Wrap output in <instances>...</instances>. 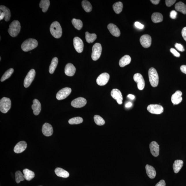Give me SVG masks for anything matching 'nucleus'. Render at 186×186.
I'll return each instance as SVG.
<instances>
[{
	"label": "nucleus",
	"mask_w": 186,
	"mask_h": 186,
	"mask_svg": "<svg viewBox=\"0 0 186 186\" xmlns=\"http://www.w3.org/2000/svg\"><path fill=\"white\" fill-rule=\"evenodd\" d=\"M38 45L37 41L35 39H27L23 42L21 46L22 50L25 52H28L36 48Z\"/></svg>",
	"instance_id": "1"
},
{
	"label": "nucleus",
	"mask_w": 186,
	"mask_h": 186,
	"mask_svg": "<svg viewBox=\"0 0 186 186\" xmlns=\"http://www.w3.org/2000/svg\"><path fill=\"white\" fill-rule=\"evenodd\" d=\"M50 30L51 34L55 38H61L62 35V29L59 22L55 21L52 22L51 25Z\"/></svg>",
	"instance_id": "2"
},
{
	"label": "nucleus",
	"mask_w": 186,
	"mask_h": 186,
	"mask_svg": "<svg viewBox=\"0 0 186 186\" xmlns=\"http://www.w3.org/2000/svg\"><path fill=\"white\" fill-rule=\"evenodd\" d=\"M21 28L20 22L18 20H14L10 25L8 32L10 36L16 37L20 32Z\"/></svg>",
	"instance_id": "3"
},
{
	"label": "nucleus",
	"mask_w": 186,
	"mask_h": 186,
	"mask_svg": "<svg viewBox=\"0 0 186 186\" xmlns=\"http://www.w3.org/2000/svg\"><path fill=\"white\" fill-rule=\"evenodd\" d=\"M149 79L151 85L153 87L158 86L159 82V77L156 70L153 68L149 69L148 72Z\"/></svg>",
	"instance_id": "4"
},
{
	"label": "nucleus",
	"mask_w": 186,
	"mask_h": 186,
	"mask_svg": "<svg viewBox=\"0 0 186 186\" xmlns=\"http://www.w3.org/2000/svg\"><path fill=\"white\" fill-rule=\"evenodd\" d=\"M11 101L10 98L3 97L0 100V111L2 113H6L11 108Z\"/></svg>",
	"instance_id": "5"
},
{
	"label": "nucleus",
	"mask_w": 186,
	"mask_h": 186,
	"mask_svg": "<svg viewBox=\"0 0 186 186\" xmlns=\"http://www.w3.org/2000/svg\"><path fill=\"white\" fill-rule=\"evenodd\" d=\"M102 50V45L100 43H97L94 45L92 48V59L93 61L98 60L101 55Z\"/></svg>",
	"instance_id": "6"
},
{
	"label": "nucleus",
	"mask_w": 186,
	"mask_h": 186,
	"mask_svg": "<svg viewBox=\"0 0 186 186\" xmlns=\"http://www.w3.org/2000/svg\"><path fill=\"white\" fill-rule=\"evenodd\" d=\"M36 72L33 69L30 70L25 78L24 80V86L25 88L28 87L32 82L35 77Z\"/></svg>",
	"instance_id": "7"
},
{
	"label": "nucleus",
	"mask_w": 186,
	"mask_h": 186,
	"mask_svg": "<svg viewBox=\"0 0 186 186\" xmlns=\"http://www.w3.org/2000/svg\"><path fill=\"white\" fill-rule=\"evenodd\" d=\"M148 111L152 114H161L164 111V108L159 104H151L148 106L147 108Z\"/></svg>",
	"instance_id": "8"
},
{
	"label": "nucleus",
	"mask_w": 186,
	"mask_h": 186,
	"mask_svg": "<svg viewBox=\"0 0 186 186\" xmlns=\"http://www.w3.org/2000/svg\"><path fill=\"white\" fill-rule=\"evenodd\" d=\"M72 89L70 88L65 87L62 89L58 92L56 95V98L58 100H61L64 99L70 94Z\"/></svg>",
	"instance_id": "9"
},
{
	"label": "nucleus",
	"mask_w": 186,
	"mask_h": 186,
	"mask_svg": "<svg viewBox=\"0 0 186 186\" xmlns=\"http://www.w3.org/2000/svg\"><path fill=\"white\" fill-rule=\"evenodd\" d=\"M134 79L135 82L137 83L138 89L141 90L144 89L145 85V81L141 74L136 73L134 74Z\"/></svg>",
	"instance_id": "10"
},
{
	"label": "nucleus",
	"mask_w": 186,
	"mask_h": 186,
	"mask_svg": "<svg viewBox=\"0 0 186 186\" xmlns=\"http://www.w3.org/2000/svg\"><path fill=\"white\" fill-rule=\"evenodd\" d=\"M74 48L78 52H82L84 49V44L82 40L78 37H75L73 40Z\"/></svg>",
	"instance_id": "11"
},
{
	"label": "nucleus",
	"mask_w": 186,
	"mask_h": 186,
	"mask_svg": "<svg viewBox=\"0 0 186 186\" xmlns=\"http://www.w3.org/2000/svg\"><path fill=\"white\" fill-rule=\"evenodd\" d=\"M140 41L142 47L148 48L151 45V37L149 35H143L140 38Z\"/></svg>",
	"instance_id": "12"
},
{
	"label": "nucleus",
	"mask_w": 186,
	"mask_h": 186,
	"mask_svg": "<svg viewBox=\"0 0 186 186\" xmlns=\"http://www.w3.org/2000/svg\"><path fill=\"white\" fill-rule=\"evenodd\" d=\"M110 79V75L107 73H104L98 76L97 79V83L99 86L105 85L108 82Z\"/></svg>",
	"instance_id": "13"
},
{
	"label": "nucleus",
	"mask_w": 186,
	"mask_h": 186,
	"mask_svg": "<svg viewBox=\"0 0 186 186\" xmlns=\"http://www.w3.org/2000/svg\"><path fill=\"white\" fill-rule=\"evenodd\" d=\"M111 94L112 97L116 100L118 104H123V95L119 90L117 89H113L111 91Z\"/></svg>",
	"instance_id": "14"
},
{
	"label": "nucleus",
	"mask_w": 186,
	"mask_h": 186,
	"mask_svg": "<svg viewBox=\"0 0 186 186\" xmlns=\"http://www.w3.org/2000/svg\"><path fill=\"white\" fill-rule=\"evenodd\" d=\"M87 102L85 99L82 97H79L72 101L71 102V105L74 108H80L85 106Z\"/></svg>",
	"instance_id": "15"
},
{
	"label": "nucleus",
	"mask_w": 186,
	"mask_h": 186,
	"mask_svg": "<svg viewBox=\"0 0 186 186\" xmlns=\"http://www.w3.org/2000/svg\"><path fill=\"white\" fill-rule=\"evenodd\" d=\"M182 92L179 90H178L173 94L171 97V100L174 105H175V104H178L182 102Z\"/></svg>",
	"instance_id": "16"
},
{
	"label": "nucleus",
	"mask_w": 186,
	"mask_h": 186,
	"mask_svg": "<svg viewBox=\"0 0 186 186\" xmlns=\"http://www.w3.org/2000/svg\"><path fill=\"white\" fill-rule=\"evenodd\" d=\"M149 147L151 153L155 157H157L159 155V146L155 141H152L150 143Z\"/></svg>",
	"instance_id": "17"
},
{
	"label": "nucleus",
	"mask_w": 186,
	"mask_h": 186,
	"mask_svg": "<svg viewBox=\"0 0 186 186\" xmlns=\"http://www.w3.org/2000/svg\"><path fill=\"white\" fill-rule=\"evenodd\" d=\"M42 131L44 136H50L53 133V127L50 124L46 123L42 126Z\"/></svg>",
	"instance_id": "18"
},
{
	"label": "nucleus",
	"mask_w": 186,
	"mask_h": 186,
	"mask_svg": "<svg viewBox=\"0 0 186 186\" xmlns=\"http://www.w3.org/2000/svg\"><path fill=\"white\" fill-rule=\"evenodd\" d=\"M27 147V144L25 141L19 142L16 145L14 148V151L16 153H20L24 151Z\"/></svg>",
	"instance_id": "19"
},
{
	"label": "nucleus",
	"mask_w": 186,
	"mask_h": 186,
	"mask_svg": "<svg viewBox=\"0 0 186 186\" xmlns=\"http://www.w3.org/2000/svg\"><path fill=\"white\" fill-rule=\"evenodd\" d=\"M33 110V114L36 116H38L41 110V104L38 99H35L33 101V104L31 106Z\"/></svg>",
	"instance_id": "20"
},
{
	"label": "nucleus",
	"mask_w": 186,
	"mask_h": 186,
	"mask_svg": "<svg viewBox=\"0 0 186 186\" xmlns=\"http://www.w3.org/2000/svg\"><path fill=\"white\" fill-rule=\"evenodd\" d=\"M108 29L110 32L113 36L118 37L120 36L121 33L117 26L113 24H110L107 26Z\"/></svg>",
	"instance_id": "21"
},
{
	"label": "nucleus",
	"mask_w": 186,
	"mask_h": 186,
	"mask_svg": "<svg viewBox=\"0 0 186 186\" xmlns=\"http://www.w3.org/2000/svg\"><path fill=\"white\" fill-rule=\"evenodd\" d=\"M76 68L71 63H68L66 65L65 69V74L68 76H73L75 73Z\"/></svg>",
	"instance_id": "22"
},
{
	"label": "nucleus",
	"mask_w": 186,
	"mask_h": 186,
	"mask_svg": "<svg viewBox=\"0 0 186 186\" xmlns=\"http://www.w3.org/2000/svg\"><path fill=\"white\" fill-rule=\"evenodd\" d=\"M146 169L147 174L150 179L155 178L156 175V172L153 166L147 164L146 166Z\"/></svg>",
	"instance_id": "23"
},
{
	"label": "nucleus",
	"mask_w": 186,
	"mask_h": 186,
	"mask_svg": "<svg viewBox=\"0 0 186 186\" xmlns=\"http://www.w3.org/2000/svg\"><path fill=\"white\" fill-rule=\"evenodd\" d=\"M55 172L57 176L62 178H67L69 176V174L68 172L61 168H56Z\"/></svg>",
	"instance_id": "24"
},
{
	"label": "nucleus",
	"mask_w": 186,
	"mask_h": 186,
	"mask_svg": "<svg viewBox=\"0 0 186 186\" xmlns=\"http://www.w3.org/2000/svg\"><path fill=\"white\" fill-rule=\"evenodd\" d=\"M0 10L4 14L5 20L6 22H8V21H9L10 17H11V13H10L9 9L7 7L3 6V5H1V6H0Z\"/></svg>",
	"instance_id": "25"
},
{
	"label": "nucleus",
	"mask_w": 186,
	"mask_h": 186,
	"mask_svg": "<svg viewBox=\"0 0 186 186\" xmlns=\"http://www.w3.org/2000/svg\"><path fill=\"white\" fill-rule=\"evenodd\" d=\"M183 162L182 160H178L174 161L173 164L174 172L175 173H178L181 169L183 166Z\"/></svg>",
	"instance_id": "26"
},
{
	"label": "nucleus",
	"mask_w": 186,
	"mask_h": 186,
	"mask_svg": "<svg viewBox=\"0 0 186 186\" xmlns=\"http://www.w3.org/2000/svg\"><path fill=\"white\" fill-rule=\"evenodd\" d=\"M131 60V59L130 56L127 55L124 56L120 60L119 65L120 67H123L129 64L130 63Z\"/></svg>",
	"instance_id": "27"
},
{
	"label": "nucleus",
	"mask_w": 186,
	"mask_h": 186,
	"mask_svg": "<svg viewBox=\"0 0 186 186\" xmlns=\"http://www.w3.org/2000/svg\"><path fill=\"white\" fill-rule=\"evenodd\" d=\"M25 179L26 180L31 181L34 178L35 173L33 172L30 170L25 169L23 170Z\"/></svg>",
	"instance_id": "28"
},
{
	"label": "nucleus",
	"mask_w": 186,
	"mask_h": 186,
	"mask_svg": "<svg viewBox=\"0 0 186 186\" xmlns=\"http://www.w3.org/2000/svg\"><path fill=\"white\" fill-rule=\"evenodd\" d=\"M175 9L184 14H186V5L182 2H179L175 5Z\"/></svg>",
	"instance_id": "29"
},
{
	"label": "nucleus",
	"mask_w": 186,
	"mask_h": 186,
	"mask_svg": "<svg viewBox=\"0 0 186 186\" xmlns=\"http://www.w3.org/2000/svg\"><path fill=\"white\" fill-rule=\"evenodd\" d=\"M151 19L152 22L155 23L162 22L163 20V15L159 12H155L152 14Z\"/></svg>",
	"instance_id": "30"
},
{
	"label": "nucleus",
	"mask_w": 186,
	"mask_h": 186,
	"mask_svg": "<svg viewBox=\"0 0 186 186\" xmlns=\"http://www.w3.org/2000/svg\"><path fill=\"white\" fill-rule=\"evenodd\" d=\"M58 60L57 58L54 57L53 58L49 67V72L50 74L54 73L57 67V66Z\"/></svg>",
	"instance_id": "31"
},
{
	"label": "nucleus",
	"mask_w": 186,
	"mask_h": 186,
	"mask_svg": "<svg viewBox=\"0 0 186 186\" xmlns=\"http://www.w3.org/2000/svg\"><path fill=\"white\" fill-rule=\"evenodd\" d=\"M50 4L49 0H42L40 3V7L42 8V11L45 12L47 11Z\"/></svg>",
	"instance_id": "32"
},
{
	"label": "nucleus",
	"mask_w": 186,
	"mask_h": 186,
	"mask_svg": "<svg viewBox=\"0 0 186 186\" xmlns=\"http://www.w3.org/2000/svg\"><path fill=\"white\" fill-rule=\"evenodd\" d=\"M123 8V3L120 1L114 3L113 5V10L117 14H119L121 12Z\"/></svg>",
	"instance_id": "33"
},
{
	"label": "nucleus",
	"mask_w": 186,
	"mask_h": 186,
	"mask_svg": "<svg viewBox=\"0 0 186 186\" xmlns=\"http://www.w3.org/2000/svg\"><path fill=\"white\" fill-rule=\"evenodd\" d=\"M85 38L87 42L88 43H93L97 39V36L95 33H90L88 32L85 33Z\"/></svg>",
	"instance_id": "34"
},
{
	"label": "nucleus",
	"mask_w": 186,
	"mask_h": 186,
	"mask_svg": "<svg viewBox=\"0 0 186 186\" xmlns=\"http://www.w3.org/2000/svg\"><path fill=\"white\" fill-rule=\"evenodd\" d=\"M82 6L83 9L86 12H90L92 10V5L88 1L84 0L82 2Z\"/></svg>",
	"instance_id": "35"
},
{
	"label": "nucleus",
	"mask_w": 186,
	"mask_h": 186,
	"mask_svg": "<svg viewBox=\"0 0 186 186\" xmlns=\"http://www.w3.org/2000/svg\"><path fill=\"white\" fill-rule=\"evenodd\" d=\"M72 23L74 27L77 30H80L82 27L83 23L80 19L74 18L72 19Z\"/></svg>",
	"instance_id": "36"
},
{
	"label": "nucleus",
	"mask_w": 186,
	"mask_h": 186,
	"mask_svg": "<svg viewBox=\"0 0 186 186\" xmlns=\"http://www.w3.org/2000/svg\"><path fill=\"white\" fill-rule=\"evenodd\" d=\"M14 72V69L12 68H10L6 71L1 78V82H3V81L9 78L11 76Z\"/></svg>",
	"instance_id": "37"
},
{
	"label": "nucleus",
	"mask_w": 186,
	"mask_h": 186,
	"mask_svg": "<svg viewBox=\"0 0 186 186\" xmlns=\"http://www.w3.org/2000/svg\"><path fill=\"white\" fill-rule=\"evenodd\" d=\"M83 121V119L80 117H76L71 119L69 120L68 123L70 125H78V124L82 123Z\"/></svg>",
	"instance_id": "38"
},
{
	"label": "nucleus",
	"mask_w": 186,
	"mask_h": 186,
	"mask_svg": "<svg viewBox=\"0 0 186 186\" xmlns=\"http://www.w3.org/2000/svg\"><path fill=\"white\" fill-rule=\"evenodd\" d=\"M15 176L16 181L17 183H19L21 181H23L25 179L24 175L20 171H18L16 172Z\"/></svg>",
	"instance_id": "39"
},
{
	"label": "nucleus",
	"mask_w": 186,
	"mask_h": 186,
	"mask_svg": "<svg viewBox=\"0 0 186 186\" xmlns=\"http://www.w3.org/2000/svg\"><path fill=\"white\" fill-rule=\"evenodd\" d=\"M94 120L95 123L98 125H104L105 123V121L99 115H95L94 117Z\"/></svg>",
	"instance_id": "40"
},
{
	"label": "nucleus",
	"mask_w": 186,
	"mask_h": 186,
	"mask_svg": "<svg viewBox=\"0 0 186 186\" xmlns=\"http://www.w3.org/2000/svg\"><path fill=\"white\" fill-rule=\"evenodd\" d=\"M175 47L179 51H181V52H183L185 51V49L181 44L176 43L175 44Z\"/></svg>",
	"instance_id": "41"
},
{
	"label": "nucleus",
	"mask_w": 186,
	"mask_h": 186,
	"mask_svg": "<svg viewBox=\"0 0 186 186\" xmlns=\"http://www.w3.org/2000/svg\"><path fill=\"white\" fill-rule=\"evenodd\" d=\"M176 1L175 0H166L165 1L166 6L171 7L174 4Z\"/></svg>",
	"instance_id": "42"
},
{
	"label": "nucleus",
	"mask_w": 186,
	"mask_h": 186,
	"mask_svg": "<svg viewBox=\"0 0 186 186\" xmlns=\"http://www.w3.org/2000/svg\"><path fill=\"white\" fill-rule=\"evenodd\" d=\"M171 52L176 57H179L180 56V53L178 52L176 50L173 48H171L170 49Z\"/></svg>",
	"instance_id": "43"
},
{
	"label": "nucleus",
	"mask_w": 186,
	"mask_h": 186,
	"mask_svg": "<svg viewBox=\"0 0 186 186\" xmlns=\"http://www.w3.org/2000/svg\"><path fill=\"white\" fill-rule=\"evenodd\" d=\"M177 13L176 11L173 10L171 11L170 14V16L171 18L174 19L176 18V17Z\"/></svg>",
	"instance_id": "44"
},
{
	"label": "nucleus",
	"mask_w": 186,
	"mask_h": 186,
	"mask_svg": "<svg viewBox=\"0 0 186 186\" xmlns=\"http://www.w3.org/2000/svg\"><path fill=\"white\" fill-rule=\"evenodd\" d=\"M134 25L136 27L140 29H142L144 27V26L143 25L138 22H136L134 23Z\"/></svg>",
	"instance_id": "45"
},
{
	"label": "nucleus",
	"mask_w": 186,
	"mask_h": 186,
	"mask_svg": "<svg viewBox=\"0 0 186 186\" xmlns=\"http://www.w3.org/2000/svg\"><path fill=\"white\" fill-rule=\"evenodd\" d=\"M166 184L164 180H161L155 186H166Z\"/></svg>",
	"instance_id": "46"
},
{
	"label": "nucleus",
	"mask_w": 186,
	"mask_h": 186,
	"mask_svg": "<svg viewBox=\"0 0 186 186\" xmlns=\"http://www.w3.org/2000/svg\"><path fill=\"white\" fill-rule=\"evenodd\" d=\"M182 35L186 42V27H184L182 31Z\"/></svg>",
	"instance_id": "47"
},
{
	"label": "nucleus",
	"mask_w": 186,
	"mask_h": 186,
	"mask_svg": "<svg viewBox=\"0 0 186 186\" xmlns=\"http://www.w3.org/2000/svg\"><path fill=\"white\" fill-rule=\"evenodd\" d=\"M180 70L183 73L186 74V65H183L180 67Z\"/></svg>",
	"instance_id": "48"
},
{
	"label": "nucleus",
	"mask_w": 186,
	"mask_h": 186,
	"mask_svg": "<svg viewBox=\"0 0 186 186\" xmlns=\"http://www.w3.org/2000/svg\"><path fill=\"white\" fill-rule=\"evenodd\" d=\"M150 1L153 4L157 5L159 4L160 1H159V0H151Z\"/></svg>",
	"instance_id": "49"
},
{
	"label": "nucleus",
	"mask_w": 186,
	"mask_h": 186,
	"mask_svg": "<svg viewBox=\"0 0 186 186\" xmlns=\"http://www.w3.org/2000/svg\"><path fill=\"white\" fill-rule=\"evenodd\" d=\"M5 17V16L4 13L3 12L0 10V20H2L3 18H4Z\"/></svg>",
	"instance_id": "50"
},
{
	"label": "nucleus",
	"mask_w": 186,
	"mask_h": 186,
	"mask_svg": "<svg viewBox=\"0 0 186 186\" xmlns=\"http://www.w3.org/2000/svg\"><path fill=\"white\" fill-rule=\"evenodd\" d=\"M132 104L131 102H127V103L126 104L125 107L127 108H129L131 107Z\"/></svg>",
	"instance_id": "51"
},
{
	"label": "nucleus",
	"mask_w": 186,
	"mask_h": 186,
	"mask_svg": "<svg viewBox=\"0 0 186 186\" xmlns=\"http://www.w3.org/2000/svg\"><path fill=\"white\" fill-rule=\"evenodd\" d=\"M127 97L131 99V100H134L135 98V96L134 95L131 94H129L127 95Z\"/></svg>",
	"instance_id": "52"
},
{
	"label": "nucleus",
	"mask_w": 186,
	"mask_h": 186,
	"mask_svg": "<svg viewBox=\"0 0 186 186\" xmlns=\"http://www.w3.org/2000/svg\"><path fill=\"white\" fill-rule=\"evenodd\" d=\"M1 57H0V61H1Z\"/></svg>",
	"instance_id": "53"
},
{
	"label": "nucleus",
	"mask_w": 186,
	"mask_h": 186,
	"mask_svg": "<svg viewBox=\"0 0 186 186\" xmlns=\"http://www.w3.org/2000/svg\"></svg>",
	"instance_id": "54"
}]
</instances>
